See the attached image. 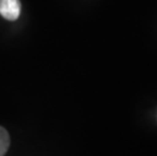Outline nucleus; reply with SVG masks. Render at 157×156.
I'll return each instance as SVG.
<instances>
[{
	"mask_svg": "<svg viewBox=\"0 0 157 156\" xmlns=\"http://www.w3.org/2000/svg\"><path fill=\"white\" fill-rule=\"evenodd\" d=\"M19 0H0V14L7 21H16L21 14Z\"/></svg>",
	"mask_w": 157,
	"mask_h": 156,
	"instance_id": "f257e3e1",
	"label": "nucleus"
},
{
	"mask_svg": "<svg viewBox=\"0 0 157 156\" xmlns=\"http://www.w3.org/2000/svg\"><path fill=\"white\" fill-rule=\"evenodd\" d=\"M9 143V135L4 128L0 127V156H3L8 150Z\"/></svg>",
	"mask_w": 157,
	"mask_h": 156,
	"instance_id": "f03ea898",
	"label": "nucleus"
}]
</instances>
